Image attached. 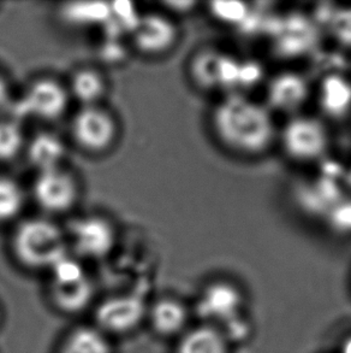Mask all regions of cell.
<instances>
[{"mask_svg": "<svg viewBox=\"0 0 351 353\" xmlns=\"http://www.w3.org/2000/svg\"><path fill=\"white\" fill-rule=\"evenodd\" d=\"M211 122L219 143L242 156H259L275 140L270 111L247 97H225L214 108Z\"/></svg>", "mask_w": 351, "mask_h": 353, "instance_id": "1", "label": "cell"}, {"mask_svg": "<svg viewBox=\"0 0 351 353\" xmlns=\"http://www.w3.org/2000/svg\"><path fill=\"white\" fill-rule=\"evenodd\" d=\"M147 316V304L142 296L131 293L119 294L100 303L95 310V323L104 334H128Z\"/></svg>", "mask_w": 351, "mask_h": 353, "instance_id": "8", "label": "cell"}, {"mask_svg": "<svg viewBox=\"0 0 351 353\" xmlns=\"http://www.w3.org/2000/svg\"><path fill=\"white\" fill-rule=\"evenodd\" d=\"M178 28L167 14H141L131 33L134 48L146 56H162L169 52L178 40Z\"/></svg>", "mask_w": 351, "mask_h": 353, "instance_id": "11", "label": "cell"}, {"mask_svg": "<svg viewBox=\"0 0 351 353\" xmlns=\"http://www.w3.org/2000/svg\"><path fill=\"white\" fill-rule=\"evenodd\" d=\"M321 101L326 111L341 115L350 108L351 86L341 77H331L323 82Z\"/></svg>", "mask_w": 351, "mask_h": 353, "instance_id": "22", "label": "cell"}, {"mask_svg": "<svg viewBox=\"0 0 351 353\" xmlns=\"http://www.w3.org/2000/svg\"><path fill=\"white\" fill-rule=\"evenodd\" d=\"M23 206L24 192L19 182L0 176V225L16 220Z\"/></svg>", "mask_w": 351, "mask_h": 353, "instance_id": "21", "label": "cell"}, {"mask_svg": "<svg viewBox=\"0 0 351 353\" xmlns=\"http://www.w3.org/2000/svg\"><path fill=\"white\" fill-rule=\"evenodd\" d=\"M70 99L67 87L62 82L53 77H38L24 88L14 101V119L56 121L67 112Z\"/></svg>", "mask_w": 351, "mask_h": 353, "instance_id": "4", "label": "cell"}, {"mask_svg": "<svg viewBox=\"0 0 351 353\" xmlns=\"http://www.w3.org/2000/svg\"><path fill=\"white\" fill-rule=\"evenodd\" d=\"M111 4L107 3H72L63 5L61 17L74 27H92L107 23Z\"/></svg>", "mask_w": 351, "mask_h": 353, "instance_id": "18", "label": "cell"}, {"mask_svg": "<svg viewBox=\"0 0 351 353\" xmlns=\"http://www.w3.org/2000/svg\"><path fill=\"white\" fill-rule=\"evenodd\" d=\"M28 139L16 119H0V163H8L25 151Z\"/></svg>", "mask_w": 351, "mask_h": 353, "instance_id": "20", "label": "cell"}, {"mask_svg": "<svg viewBox=\"0 0 351 353\" xmlns=\"http://www.w3.org/2000/svg\"><path fill=\"white\" fill-rule=\"evenodd\" d=\"M67 87L70 98L81 106L100 105L109 88L103 72L89 67L77 69Z\"/></svg>", "mask_w": 351, "mask_h": 353, "instance_id": "16", "label": "cell"}, {"mask_svg": "<svg viewBox=\"0 0 351 353\" xmlns=\"http://www.w3.org/2000/svg\"><path fill=\"white\" fill-rule=\"evenodd\" d=\"M176 353H230V341L219 328L204 323L180 335Z\"/></svg>", "mask_w": 351, "mask_h": 353, "instance_id": "15", "label": "cell"}, {"mask_svg": "<svg viewBox=\"0 0 351 353\" xmlns=\"http://www.w3.org/2000/svg\"><path fill=\"white\" fill-rule=\"evenodd\" d=\"M241 65L230 56L204 51L191 61L190 75L204 90H230L240 86Z\"/></svg>", "mask_w": 351, "mask_h": 353, "instance_id": "10", "label": "cell"}, {"mask_svg": "<svg viewBox=\"0 0 351 353\" xmlns=\"http://www.w3.org/2000/svg\"><path fill=\"white\" fill-rule=\"evenodd\" d=\"M244 296L233 282L218 280L209 283L201 292L196 310L200 317L219 330L228 328L225 333L230 344L247 334L244 322Z\"/></svg>", "mask_w": 351, "mask_h": 353, "instance_id": "3", "label": "cell"}, {"mask_svg": "<svg viewBox=\"0 0 351 353\" xmlns=\"http://www.w3.org/2000/svg\"><path fill=\"white\" fill-rule=\"evenodd\" d=\"M339 353H351V335L343 340L339 347Z\"/></svg>", "mask_w": 351, "mask_h": 353, "instance_id": "26", "label": "cell"}, {"mask_svg": "<svg viewBox=\"0 0 351 353\" xmlns=\"http://www.w3.org/2000/svg\"><path fill=\"white\" fill-rule=\"evenodd\" d=\"M25 156L36 172L63 168L67 154V143L58 134L48 130L39 132L29 139Z\"/></svg>", "mask_w": 351, "mask_h": 353, "instance_id": "12", "label": "cell"}, {"mask_svg": "<svg viewBox=\"0 0 351 353\" xmlns=\"http://www.w3.org/2000/svg\"><path fill=\"white\" fill-rule=\"evenodd\" d=\"M350 180H351V174H350Z\"/></svg>", "mask_w": 351, "mask_h": 353, "instance_id": "27", "label": "cell"}, {"mask_svg": "<svg viewBox=\"0 0 351 353\" xmlns=\"http://www.w3.org/2000/svg\"><path fill=\"white\" fill-rule=\"evenodd\" d=\"M209 6L214 17L224 23L236 24L248 16V6L244 3L219 1V3H212Z\"/></svg>", "mask_w": 351, "mask_h": 353, "instance_id": "23", "label": "cell"}, {"mask_svg": "<svg viewBox=\"0 0 351 353\" xmlns=\"http://www.w3.org/2000/svg\"><path fill=\"white\" fill-rule=\"evenodd\" d=\"M50 293L57 309L67 314H78L93 301L94 287L86 274L72 280L51 281Z\"/></svg>", "mask_w": 351, "mask_h": 353, "instance_id": "14", "label": "cell"}, {"mask_svg": "<svg viewBox=\"0 0 351 353\" xmlns=\"http://www.w3.org/2000/svg\"><path fill=\"white\" fill-rule=\"evenodd\" d=\"M169 9H171L172 11L178 12V9L180 8V12H187L190 11L191 6H194L195 3H188V1H182V3H165Z\"/></svg>", "mask_w": 351, "mask_h": 353, "instance_id": "25", "label": "cell"}, {"mask_svg": "<svg viewBox=\"0 0 351 353\" xmlns=\"http://www.w3.org/2000/svg\"><path fill=\"white\" fill-rule=\"evenodd\" d=\"M70 132L78 148L88 153H104L118 138V123L101 105L81 106L72 117Z\"/></svg>", "mask_w": 351, "mask_h": 353, "instance_id": "5", "label": "cell"}, {"mask_svg": "<svg viewBox=\"0 0 351 353\" xmlns=\"http://www.w3.org/2000/svg\"><path fill=\"white\" fill-rule=\"evenodd\" d=\"M32 193L41 210L59 215L72 210L80 196V185L76 177L65 168L36 172Z\"/></svg>", "mask_w": 351, "mask_h": 353, "instance_id": "6", "label": "cell"}, {"mask_svg": "<svg viewBox=\"0 0 351 353\" xmlns=\"http://www.w3.org/2000/svg\"><path fill=\"white\" fill-rule=\"evenodd\" d=\"M11 105V92L9 83L5 80L3 74H0V114Z\"/></svg>", "mask_w": 351, "mask_h": 353, "instance_id": "24", "label": "cell"}, {"mask_svg": "<svg viewBox=\"0 0 351 353\" xmlns=\"http://www.w3.org/2000/svg\"><path fill=\"white\" fill-rule=\"evenodd\" d=\"M281 143L290 158L299 162H310L326 151L328 132L318 119L295 117L283 129Z\"/></svg>", "mask_w": 351, "mask_h": 353, "instance_id": "9", "label": "cell"}, {"mask_svg": "<svg viewBox=\"0 0 351 353\" xmlns=\"http://www.w3.org/2000/svg\"><path fill=\"white\" fill-rule=\"evenodd\" d=\"M11 251L22 267L30 270H51L65 257L69 248L67 232L45 217L19 222L11 235Z\"/></svg>", "mask_w": 351, "mask_h": 353, "instance_id": "2", "label": "cell"}, {"mask_svg": "<svg viewBox=\"0 0 351 353\" xmlns=\"http://www.w3.org/2000/svg\"><path fill=\"white\" fill-rule=\"evenodd\" d=\"M308 97V87L304 77L296 74H284L270 82L268 101L270 105L281 111H294Z\"/></svg>", "mask_w": 351, "mask_h": 353, "instance_id": "17", "label": "cell"}, {"mask_svg": "<svg viewBox=\"0 0 351 353\" xmlns=\"http://www.w3.org/2000/svg\"><path fill=\"white\" fill-rule=\"evenodd\" d=\"M65 232L69 246L72 245L78 256L89 259L106 257L117 243V230L105 216L77 217Z\"/></svg>", "mask_w": 351, "mask_h": 353, "instance_id": "7", "label": "cell"}, {"mask_svg": "<svg viewBox=\"0 0 351 353\" xmlns=\"http://www.w3.org/2000/svg\"><path fill=\"white\" fill-rule=\"evenodd\" d=\"M59 353H112V350L106 334L96 327H80L67 335Z\"/></svg>", "mask_w": 351, "mask_h": 353, "instance_id": "19", "label": "cell"}, {"mask_svg": "<svg viewBox=\"0 0 351 353\" xmlns=\"http://www.w3.org/2000/svg\"><path fill=\"white\" fill-rule=\"evenodd\" d=\"M148 317L156 334L162 338L180 336L187 332L189 311L176 298H162L148 309Z\"/></svg>", "mask_w": 351, "mask_h": 353, "instance_id": "13", "label": "cell"}]
</instances>
